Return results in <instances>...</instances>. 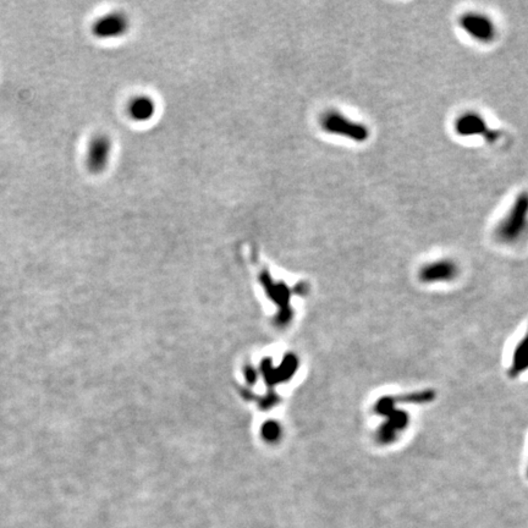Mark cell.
<instances>
[{
    "mask_svg": "<svg viewBox=\"0 0 528 528\" xmlns=\"http://www.w3.org/2000/svg\"><path fill=\"white\" fill-rule=\"evenodd\" d=\"M527 473H528V470H527Z\"/></svg>",
    "mask_w": 528,
    "mask_h": 528,
    "instance_id": "obj_10",
    "label": "cell"
},
{
    "mask_svg": "<svg viewBox=\"0 0 528 528\" xmlns=\"http://www.w3.org/2000/svg\"><path fill=\"white\" fill-rule=\"evenodd\" d=\"M460 268L451 258L427 262L418 271V279L424 284L449 283L459 277Z\"/></svg>",
    "mask_w": 528,
    "mask_h": 528,
    "instance_id": "obj_4",
    "label": "cell"
},
{
    "mask_svg": "<svg viewBox=\"0 0 528 528\" xmlns=\"http://www.w3.org/2000/svg\"><path fill=\"white\" fill-rule=\"evenodd\" d=\"M325 134L339 136L356 144H365L369 139L371 131L366 124L360 123L339 111H327L319 120Z\"/></svg>",
    "mask_w": 528,
    "mask_h": 528,
    "instance_id": "obj_2",
    "label": "cell"
},
{
    "mask_svg": "<svg viewBox=\"0 0 528 528\" xmlns=\"http://www.w3.org/2000/svg\"><path fill=\"white\" fill-rule=\"evenodd\" d=\"M459 26L467 37L481 43L490 45L498 36V28L493 19L482 12H467L459 17Z\"/></svg>",
    "mask_w": 528,
    "mask_h": 528,
    "instance_id": "obj_3",
    "label": "cell"
},
{
    "mask_svg": "<svg viewBox=\"0 0 528 528\" xmlns=\"http://www.w3.org/2000/svg\"><path fill=\"white\" fill-rule=\"evenodd\" d=\"M128 26V19L123 12H111L93 23L92 32L97 38H115L126 34Z\"/></svg>",
    "mask_w": 528,
    "mask_h": 528,
    "instance_id": "obj_7",
    "label": "cell"
},
{
    "mask_svg": "<svg viewBox=\"0 0 528 528\" xmlns=\"http://www.w3.org/2000/svg\"><path fill=\"white\" fill-rule=\"evenodd\" d=\"M156 114V103L150 97L139 95L128 103V115L135 122H148Z\"/></svg>",
    "mask_w": 528,
    "mask_h": 528,
    "instance_id": "obj_8",
    "label": "cell"
},
{
    "mask_svg": "<svg viewBox=\"0 0 528 528\" xmlns=\"http://www.w3.org/2000/svg\"><path fill=\"white\" fill-rule=\"evenodd\" d=\"M528 368V332L526 336L523 338L520 344L517 345L514 360H512V368L510 373L514 376H517L523 373L525 369Z\"/></svg>",
    "mask_w": 528,
    "mask_h": 528,
    "instance_id": "obj_9",
    "label": "cell"
},
{
    "mask_svg": "<svg viewBox=\"0 0 528 528\" xmlns=\"http://www.w3.org/2000/svg\"><path fill=\"white\" fill-rule=\"evenodd\" d=\"M111 154V141L106 135L95 136L89 142L86 164L91 172L98 174L109 164Z\"/></svg>",
    "mask_w": 528,
    "mask_h": 528,
    "instance_id": "obj_6",
    "label": "cell"
},
{
    "mask_svg": "<svg viewBox=\"0 0 528 528\" xmlns=\"http://www.w3.org/2000/svg\"><path fill=\"white\" fill-rule=\"evenodd\" d=\"M454 131L460 137H482L487 141L492 128L479 111H463L454 122Z\"/></svg>",
    "mask_w": 528,
    "mask_h": 528,
    "instance_id": "obj_5",
    "label": "cell"
},
{
    "mask_svg": "<svg viewBox=\"0 0 528 528\" xmlns=\"http://www.w3.org/2000/svg\"><path fill=\"white\" fill-rule=\"evenodd\" d=\"M528 233V191H523L512 200L505 216L494 230L496 240L504 245H517Z\"/></svg>",
    "mask_w": 528,
    "mask_h": 528,
    "instance_id": "obj_1",
    "label": "cell"
}]
</instances>
